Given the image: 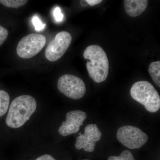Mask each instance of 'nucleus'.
<instances>
[{
  "instance_id": "f257e3e1",
  "label": "nucleus",
  "mask_w": 160,
  "mask_h": 160,
  "mask_svg": "<svg viewBox=\"0 0 160 160\" xmlns=\"http://www.w3.org/2000/svg\"><path fill=\"white\" fill-rule=\"evenodd\" d=\"M36 109V101L31 96L23 95L15 98L9 107L6 124L13 129L22 127L29 120Z\"/></svg>"
},
{
  "instance_id": "f03ea898",
  "label": "nucleus",
  "mask_w": 160,
  "mask_h": 160,
  "mask_svg": "<svg viewBox=\"0 0 160 160\" xmlns=\"http://www.w3.org/2000/svg\"><path fill=\"white\" fill-rule=\"evenodd\" d=\"M83 56L90 61L86 66L90 78L96 83L104 82L109 74V62L104 49L98 45H90L85 49Z\"/></svg>"
},
{
  "instance_id": "7ed1b4c3",
  "label": "nucleus",
  "mask_w": 160,
  "mask_h": 160,
  "mask_svg": "<svg viewBox=\"0 0 160 160\" xmlns=\"http://www.w3.org/2000/svg\"><path fill=\"white\" fill-rule=\"evenodd\" d=\"M130 95L133 99L145 106L149 112L153 113L159 110V95L148 81H139L133 84L130 89Z\"/></svg>"
},
{
  "instance_id": "20e7f679",
  "label": "nucleus",
  "mask_w": 160,
  "mask_h": 160,
  "mask_svg": "<svg viewBox=\"0 0 160 160\" xmlns=\"http://www.w3.org/2000/svg\"><path fill=\"white\" fill-rule=\"evenodd\" d=\"M117 138L120 143L131 149H138L145 145L148 140V136L135 126H122L118 129Z\"/></svg>"
},
{
  "instance_id": "39448f33",
  "label": "nucleus",
  "mask_w": 160,
  "mask_h": 160,
  "mask_svg": "<svg viewBox=\"0 0 160 160\" xmlns=\"http://www.w3.org/2000/svg\"><path fill=\"white\" fill-rule=\"evenodd\" d=\"M46 38L43 35L31 33L24 37L18 43L17 53L24 59L33 57L40 52L46 45Z\"/></svg>"
},
{
  "instance_id": "423d86ee",
  "label": "nucleus",
  "mask_w": 160,
  "mask_h": 160,
  "mask_svg": "<svg viewBox=\"0 0 160 160\" xmlns=\"http://www.w3.org/2000/svg\"><path fill=\"white\" fill-rule=\"evenodd\" d=\"M58 88L60 92L67 97L74 100L82 98L86 90L83 80L70 74L64 75L59 78Z\"/></svg>"
},
{
  "instance_id": "0eeeda50",
  "label": "nucleus",
  "mask_w": 160,
  "mask_h": 160,
  "mask_svg": "<svg viewBox=\"0 0 160 160\" xmlns=\"http://www.w3.org/2000/svg\"><path fill=\"white\" fill-rule=\"evenodd\" d=\"M72 39L71 35L67 32L58 33L46 48L45 56L47 60L53 62L59 59L69 48Z\"/></svg>"
},
{
  "instance_id": "6e6552de",
  "label": "nucleus",
  "mask_w": 160,
  "mask_h": 160,
  "mask_svg": "<svg viewBox=\"0 0 160 160\" xmlns=\"http://www.w3.org/2000/svg\"><path fill=\"white\" fill-rule=\"evenodd\" d=\"M102 132L97 125L92 124L85 127L84 134L79 133L77 138L75 146L78 150L83 149L85 151L92 152L94 151L96 143L102 138Z\"/></svg>"
},
{
  "instance_id": "1a4fd4ad",
  "label": "nucleus",
  "mask_w": 160,
  "mask_h": 160,
  "mask_svg": "<svg viewBox=\"0 0 160 160\" xmlns=\"http://www.w3.org/2000/svg\"><path fill=\"white\" fill-rule=\"evenodd\" d=\"M87 117L86 112L81 110H73L67 112L66 121L63 122L58 129L60 134L66 137L77 133Z\"/></svg>"
},
{
  "instance_id": "9d476101",
  "label": "nucleus",
  "mask_w": 160,
  "mask_h": 160,
  "mask_svg": "<svg viewBox=\"0 0 160 160\" xmlns=\"http://www.w3.org/2000/svg\"><path fill=\"white\" fill-rule=\"evenodd\" d=\"M124 7L126 13L130 16H138L145 11L148 5L147 0H125Z\"/></svg>"
},
{
  "instance_id": "9b49d317",
  "label": "nucleus",
  "mask_w": 160,
  "mask_h": 160,
  "mask_svg": "<svg viewBox=\"0 0 160 160\" xmlns=\"http://www.w3.org/2000/svg\"><path fill=\"white\" fill-rule=\"evenodd\" d=\"M149 72L153 82L160 87V62H152L149 67Z\"/></svg>"
},
{
  "instance_id": "f8f14e48",
  "label": "nucleus",
  "mask_w": 160,
  "mask_h": 160,
  "mask_svg": "<svg viewBox=\"0 0 160 160\" xmlns=\"http://www.w3.org/2000/svg\"><path fill=\"white\" fill-rule=\"evenodd\" d=\"M10 97L5 90H0V117L6 114L9 108Z\"/></svg>"
},
{
  "instance_id": "ddd939ff",
  "label": "nucleus",
  "mask_w": 160,
  "mask_h": 160,
  "mask_svg": "<svg viewBox=\"0 0 160 160\" xmlns=\"http://www.w3.org/2000/svg\"><path fill=\"white\" fill-rule=\"evenodd\" d=\"M28 2L26 0H0V3L9 8H18L22 7Z\"/></svg>"
},
{
  "instance_id": "4468645a",
  "label": "nucleus",
  "mask_w": 160,
  "mask_h": 160,
  "mask_svg": "<svg viewBox=\"0 0 160 160\" xmlns=\"http://www.w3.org/2000/svg\"><path fill=\"white\" fill-rule=\"evenodd\" d=\"M108 160H135V159L131 152L126 150L123 151L119 156L109 157Z\"/></svg>"
},
{
  "instance_id": "2eb2a0df",
  "label": "nucleus",
  "mask_w": 160,
  "mask_h": 160,
  "mask_svg": "<svg viewBox=\"0 0 160 160\" xmlns=\"http://www.w3.org/2000/svg\"><path fill=\"white\" fill-rule=\"evenodd\" d=\"M32 23L36 31H39L45 28L46 24H43L41 20L37 16H35L32 18Z\"/></svg>"
},
{
  "instance_id": "dca6fc26",
  "label": "nucleus",
  "mask_w": 160,
  "mask_h": 160,
  "mask_svg": "<svg viewBox=\"0 0 160 160\" xmlns=\"http://www.w3.org/2000/svg\"><path fill=\"white\" fill-rule=\"evenodd\" d=\"M8 36V31L6 29L0 26V46H2Z\"/></svg>"
},
{
  "instance_id": "f3484780",
  "label": "nucleus",
  "mask_w": 160,
  "mask_h": 160,
  "mask_svg": "<svg viewBox=\"0 0 160 160\" xmlns=\"http://www.w3.org/2000/svg\"><path fill=\"white\" fill-rule=\"evenodd\" d=\"M53 16L57 22H61L62 21L64 15L61 12V10L59 7H57L54 9L53 11Z\"/></svg>"
},
{
  "instance_id": "a211bd4d",
  "label": "nucleus",
  "mask_w": 160,
  "mask_h": 160,
  "mask_svg": "<svg viewBox=\"0 0 160 160\" xmlns=\"http://www.w3.org/2000/svg\"><path fill=\"white\" fill-rule=\"evenodd\" d=\"M35 160H56L54 158L49 154L43 155Z\"/></svg>"
},
{
  "instance_id": "6ab92c4d",
  "label": "nucleus",
  "mask_w": 160,
  "mask_h": 160,
  "mask_svg": "<svg viewBox=\"0 0 160 160\" xmlns=\"http://www.w3.org/2000/svg\"><path fill=\"white\" fill-rule=\"evenodd\" d=\"M86 2L89 6H94L100 4L102 2V0H86Z\"/></svg>"
},
{
  "instance_id": "aec40b11",
  "label": "nucleus",
  "mask_w": 160,
  "mask_h": 160,
  "mask_svg": "<svg viewBox=\"0 0 160 160\" xmlns=\"http://www.w3.org/2000/svg\"><path fill=\"white\" fill-rule=\"evenodd\" d=\"M85 3H87L86 2V1H81V5L83 6H87V5H86Z\"/></svg>"
},
{
  "instance_id": "412c9836",
  "label": "nucleus",
  "mask_w": 160,
  "mask_h": 160,
  "mask_svg": "<svg viewBox=\"0 0 160 160\" xmlns=\"http://www.w3.org/2000/svg\"></svg>"
}]
</instances>
